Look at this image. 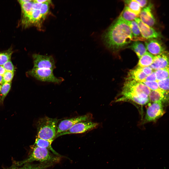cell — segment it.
Returning a JSON list of instances; mask_svg holds the SVG:
<instances>
[{
  "label": "cell",
  "instance_id": "obj_32",
  "mask_svg": "<svg viewBox=\"0 0 169 169\" xmlns=\"http://www.w3.org/2000/svg\"><path fill=\"white\" fill-rule=\"evenodd\" d=\"M156 78L155 71L147 76L145 79V81H156Z\"/></svg>",
  "mask_w": 169,
  "mask_h": 169
},
{
  "label": "cell",
  "instance_id": "obj_1",
  "mask_svg": "<svg viewBox=\"0 0 169 169\" xmlns=\"http://www.w3.org/2000/svg\"><path fill=\"white\" fill-rule=\"evenodd\" d=\"M133 37L126 22L119 16L103 33L102 39L107 48L115 53L129 44Z\"/></svg>",
  "mask_w": 169,
  "mask_h": 169
},
{
  "label": "cell",
  "instance_id": "obj_34",
  "mask_svg": "<svg viewBox=\"0 0 169 169\" xmlns=\"http://www.w3.org/2000/svg\"><path fill=\"white\" fill-rule=\"evenodd\" d=\"M139 4L141 8H144L146 7L148 1L146 0H136Z\"/></svg>",
  "mask_w": 169,
  "mask_h": 169
},
{
  "label": "cell",
  "instance_id": "obj_23",
  "mask_svg": "<svg viewBox=\"0 0 169 169\" xmlns=\"http://www.w3.org/2000/svg\"><path fill=\"white\" fill-rule=\"evenodd\" d=\"M126 21L130 27L133 36H134L135 38H137V41L138 39L143 40L144 39L140 37L141 35L140 30L138 24L135 21Z\"/></svg>",
  "mask_w": 169,
  "mask_h": 169
},
{
  "label": "cell",
  "instance_id": "obj_4",
  "mask_svg": "<svg viewBox=\"0 0 169 169\" xmlns=\"http://www.w3.org/2000/svg\"><path fill=\"white\" fill-rule=\"evenodd\" d=\"M53 70L48 69H38L33 68L27 72V74L36 79L43 82H51L56 84L61 82L64 79L62 78L55 77Z\"/></svg>",
  "mask_w": 169,
  "mask_h": 169
},
{
  "label": "cell",
  "instance_id": "obj_12",
  "mask_svg": "<svg viewBox=\"0 0 169 169\" xmlns=\"http://www.w3.org/2000/svg\"><path fill=\"white\" fill-rule=\"evenodd\" d=\"M145 46L151 54L156 55L166 52L162 42L158 38L149 39L145 42Z\"/></svg>",
  "mask_w": 169,
  "mask_h": 169
},
{
  "label": "cell",
  "instance_id": "obj_20",
  "mask_svg": "<svg viewBox=\"0 0 169 169\" xmlns=\"http://www.w3.org/2000/svg\"><path fill=\"white\" fill-rule=\"evenodd\" d=\"M124 1L125 6L130 11L139 16L141 8L136 0H125Z\"/></svg>",
  "mask_w": 169,
  "mask_h": 169
},
{
  "label": "cell",
  "instance_id": "obj_33",
  "mask_svg": "<svg viewBox=\"0 0 169 169\" xmlns=\"http://www.w3.org/2000/svg\"><path fill=\"white\" fill-rule=\"evenodd\" d=\"M141 68L143 72L147 76L150 74L154 71L153 70L150 66L146 67Z\"/></svg>",
  "mask_w": 169,
  "mask_h": 169
},
{
  "label": "cell",
  "instance_id": "obj_30",
  "mask_svg": "<svg viewBox=\"0 0 169 169\" xmlns=\"http://www.w3.org/2000/svg\"><path fill=\"white\" fill-rule=\"evenodd\" d=\"M14 75V72L6 71L2 76L4 82H11Z\"/></svg>",
  "mask_w": 169,
  "mask_h": 169
},
{
  "label": "cell",
  "instance_id": "obj_8",
  "mask_svg": "<svg viewBox=\"0 0 169 169\" xmlns=\"http://www.w3.org/2000/svg\"><path fill=\"white\" fill-rule=\"evenodd\" d=\"M99 124L91 121L77 123L68 130L57 134L56 138L62 135L72 134H80L85 133L97 127Z\"/></svg>",
  "mask_w": 169,
  "mask_h": 169
},
{
  "label": "cell",
  "instance_id": "obj_13",
  "mask_svg": "<svg viewBox=\"0 0 169 169\" xmlns=\"http://www.w3.org/2000/svg\"><path fill=\"white\" fill-rule=\"evenodd\" d=\"M153 5L150 4L141 10L139 16L140 19L144 23L152 27L156 23V20L152 11Z\"/></svg>",
  "mask_w": 169,
  "mask_h": 169
},
{
  "label": "cell",
  "instance_id": "obj_16",
  "mask_svg": "<svg viewBox=\"0 0 169 169\" xmlns=\"http://www.w3.org/2000/svg\"><path fill=\"white\" fill-rule=\"evenodd\" d=\"M147 76L143 71L142 68L138 67L136 68L130 70L126 78L134 80L143 82Z\"/></svg>",
  "mask_w": 169,
  "mask_h": 169
},
{
  "label": "cell",
  "instance_id": "obj_24",
  "mask_svg": "<svg viewBox=\"0 0 169 169\" xmlns=\"http://www.w3.org/2000/svg\"><path fill=\"white\" fill-rule=\"evenodd\" d=\"M119 16L126 21H130L134 20L139 16L130 11L125 6Z\"/></svg>",
  "mask_w": 169,
  "mask_h": 169
},
{
  "label": "cell",
  "instance_id": "obj_15",
  "mask_svg": "<svg viewBox=\"0 0 169 169\" xmlns=\"http://www.w3.org/2000/svg\"><path fill=\"white\" fill-rule=\"evenodd\" d=\"M148 97L149 101L151 102H159L164 104L168 102L169 92L160 89L151 90Z\"/></svg>",
  "mask_w": 169,
  "mask_h": 169
},
{
  "label": "cell",
  "instance_id": "obj_22",
  "mask_svg": "<svg viewBox=\"0 0 169 169\" xmlns=\"http://www.w3.org/2000/svg\"><path fill=\"white\" fill-rule=\"evenodd\" d=\"M54 164L51 163H40L37 164L27 163L22 167L17 169H46L52 165Z\"/></svg>",
  "mask_w": 169,
  "mask_h": 169
},
{
  "label": "cell",
  "instance_id": "obj_37",
  "mask_svg": "<svg viewBox=\"0 0 169 169\" xmlns=\"http://www.w3.org/2000/svg\"><path fill=\"white\" fill-rule=\"evenodd\" d=\"M50 0H33L34 2L40 3H43L48 2Z\"/></svg>",
  "mask_w": 169,
  "mask_h": 169
},
{
  "label": "cell",
  "instance_id": "obj_35",
  "mask_svg": "<svg viewBox=\"0 0 169 169\" xmlns=\"http://www.w3.org/2000/svg\"><path fill=\"white\" fill-rule=\"evenodd\" d=\"M42 3H35L33 2L32 4V8L34 9L39 10Z\"/></svg>",
  "mask_w": 169,
  "mask_h": 169
},
{
  "label": "cell",
  "instance_id": "obj_29",
  "mask_svg": "<svg viewBox=\"0 0 169 169\" xmlns=\"http://www.w3.org/2000/svg\"><path fill=\"white\" fill-rule=\"evenodd\" d=\"M142 83L149 87L151 90H157L160 89L156 81H145Z\"/></svg>",
  "mask_w": 169,
  "mask_h": 169
},
{
  "label": "cell",
  "instance_id": "obj_28",
  "mask_svg": "<svg viewBox=\"0 0 169 169\" xmlns=\"http://www.w3.org/2000/svg\"><path fill=\"white\" fill-rule=\"evenodd\" d=\"M159 88L165 91H169V78L162 80L157 81Z\"/></svg>",
  "mask_w": 169,
  "mask_h": 169
},
{
  "label": "cell",
  "instance_id": "obj_25",
  "mask_svg": "<svg viewBox=\"0 0 169 169\" xmlns=\"http://www.w3.org/2000/svg\"><path fill=\"white\" fill-rule=\"evenodd\" d=\"M13 53L11 47L5 51L0 52V65H3L6 62L11 60Z\"/></svg>",
  "mask_w": 169,
  "mask_h": 169
},
{
  "label": "cell",
  "instance_id": "obj_14",
  "mask_svg": "<svg viewBox=\"0 0 169 169\" xmlns=\"http://www.w3.org/2000/svg\"><path fill=\"white\" fill-rule=\"evenodd\" d=\"M167 52L154 56V61L150 67L156 70L169 67V59Z\"/></svg>",
  "mask_w": 169,
  "mask_h": 169
},
{
  "label": "cell",
  "instance_id": "obj_5",
  "mask_svg": "<svg viewBox=\"0 0 169 169\" xmlns=\"http://www.w3.org/2000/svg\"><path fill=\"white\" fill-rule=\"evenodd\" d=\"M151 90L142 82L126 78L121 92H129L147 97Z\"/></svg>",
  "mask_w": 169,
  "mask_h": 169
},
{
  "label": "cell",
  "instance_id": "obj_38",
  "mask_svg": "<svg viewBox=\"0 0 169 169\" xmlns=\"http://www.w3.org/2000/svg\"><path fill=\"white\" fill-rule=\"evenodd\" d=\"M4 83L2 76L0 75V84H2Z\"/></svg>",
  "mask_w": 169,
  "mask_h": 169
},
{
  "label": "cell",
  "instance_id": "obj_18",
  "mask_svg": "<svg viewBox=\"0 0 169 169\" xmlns=\"http://www.w3.org/2000/svg\"><path fill=\"white\" fill-rule=\"evenodd\" d=\"M154 56L146 51L140 58L138 67L143 68L150 66L152 63Z\"/></svg>",
  "mask_w": 169,
  "mask_h": 169
},
{
  "label": "cell",
  "instance_id": "obj_17",
  "mask_svg": "<svg viewBox=\"0 0 169 169\" xmlns=\"http://www.w3.org/2000/svg\"><path fill=\"white\" fill-rule=\"evenodd\" d=\"M53 141V140H46L37 137L35 139L34 145L39 147L47 149L51 151L54 155L60 157H62L52 148L51 144Z\"/></svg>",
  "mask_w": 169,
  "mask_h": 169
},
{
  "label": "cell",
  "instance_id": "obj_6",
  "mask_svg": "<svg viewBox=\"0 0 169 169\" xmlns=\"http://www.w3.org/2000/svg\"><path fill=\"white\" fill-rule=\"evenodd\" d=\"M143 122L144 123L154 121L164 114L165 111L163 104L160 102L149 103Z\"/></svg>",
  "mask_w": 169,
  "mask_h": 169
},
{
  "label": "cell",
  "instance_id": "obj_26",
  "mask_svg": "<svg viewBox=\"0 0 169 169\" xmlns=\"http://www.w3.org/2000/svg\"><path fill=\"white\" fill-rule=\"evenodd\" d=\"M155 71L157 82L169 78V67L156 70Z\"/></svg>",
  "mask_w": 169,
  "mask_h": 169
},
{
  "label": "cell",
  "instance_id": "obj_21",
  "mask_svg": "<svg viewBox=\"0 0 169 169\" xmlns=\"http://www.w3.org/2000/svg\"><path fill=\"white\" fill-rule=\"evenodd\" d=\"M11 82H4L0 84V107L3 105L4 99L10 91Z\"/></svg>",
  "mask_w": 169,
  "mask_h": 169
},
{
  "label": "cell",
  "instance_id": "obj_27",
  "mask_svg": "<svg viewBox=\"0 0 169 169\" xmlns=\"http://www.w3.org/2000/svg\"><path fill=\"white\" fill-rule=\"evenodd\" d=\"M51 1L42 4L40 9L42 18H44L48 13L49 10V3Z\"/></svg>",
  "mask_w": 169,
  "mask_h": 169
},
{
  "label": "cell",
  "instance_id": "obj_2",
  "mask_svg": "<svg viewBox=\"0 0 169 169\" xmlns=\"http://www.w3.org/2000/svg\"><path fill=\"white\" fill-rule=\"evenodd\" d=\"M58 120L45 117L40 118L37 124V137L46 140H53L55 138Z\"/></svg>",
  "mask_w": 169,
  "mask_h": 169
},
{
  "label": "cell",
  "instance_id": "obj_11",
  "mask_svg": "<svg viewBox=\"0 0 169 169\" xmlns=\"http://www.w3.org/2000/svg\"><path fill=\"white\" fill-rule=\"evenodd\" d=\"M120 97L116 100V102L130 101L138 104L144 105L148 103L149 97H145L139 95L128 92H121Z\"/></svg>",
  "mask_w": 169,
  "mask_h": 169
},
{
  "label": "cell",
  "instance_id": "obj_7",
  "mask_svg": "<svg viewBox=\"0 0 169 169\" xmlns=\"http://www.w3.org/2000/svg\"><path fill=\"white\" fill-rule=\"evenodd\" d=\"M92 119V115L91 114L88 113L77 117L61 120L57 125L56 135L59 134L68 130L77 123L82 122L91 121Z\"/></svg>",
  "mask_w": 169,
  "mask_h": 169
},
{
  "label": "cell",
  "instance_id": "obj_31",
  "mask_svg": "<svg viewBox=\"0 0 169 169\" xmlns=\"http://www.w3.org/2000/svg\"><path fill=\"white\" fill-rule=\"evenodd\" d=\"M3 66L6 71L14 72L15 71L14 66L11 60L6 62Z\"/></svg>",
  "mask_w": 169,
  "mask_h": 169
},
{
  "label": "cell",
  "instance_id": "obj_36",
  "mask_svg": "<svg viewBox=\"0 0 169 169\" xmlns=\"http://www.w3.org/2000/svg\"><path fill=\"white\" fill-rule=\"evenodd\" d=\"M6 71L3 65H0V75L3 76Z\"/></svg>",
  "mask_w": 169,
  "mask_h": 169
},
{
  "label": "cell",
  "instance_id": "obj_9",
  "mask_svg": "<svg viewBox=\"0 0 169 169\" xmlns=\"http://www.w3.org/2000/svg\"><path fill=\"white\" fill-rule=\"evenodd\" d=\"M34 68L53 70L55 68L54 60L51 56L34 54L32 55Z\"/></svg>",
  "mask_w": 169,
  "mask_h": 169
},
{
  "label": "cell",
  "instance_id": "obj_3",
  "mask_svg": "<svg viewBox=\"0 0 169 169\" xmlns=\"http://www.w3.org/2000/svg\"><path fill=\"white\" fill-rule=\"evenodd\" d=\"M32 151L28 157L21 162L20 165L29 163L35 161L41 163L58 162L60 157L50 152L47 149L37 147L34 145L32 146Z\"/></svg>",
  "mask_w": 169,
  "mask_h": 169
},
{
  "label": "cell",
  "instance_id": "obj_19",
  "mask_svg": "<svg viewBox=\"0 0 169 169\" xmlns=\"http://www.w3.org/2000/svg\"><path fill=\"white\" fill-rule=\"evenodd\" d=\"M129 47L135 52L139 58L147 51L145 46L142 42L138 41L133 42Z\"/></svg>",
  "mask_w": 169,
  "mask_h": 169
},
{
  "label": "cell",
  "instance_id": "obj_39",
  "mask_svg": "<svg viewBox=\"0 0 169 169\" xmlns=\"http://www.w3.org/2000/svg\"><path fill=\"white\" fill-rule=\"evenodd\" d=\"M16 169V167H13V168H11V169Z\"/></svg>",
  "mask_w": 169,
  "mask_h": 169
},
{
  "label": "cell",
  "instance_id": "obj_10",
  "mask_svg": "<svg viewBox=\"0 0 169 169\" xmlns=\"http://www.w3.org/2000/svg\"><path fill=\"white\" fill-rule=\"evenodd\" d=\"M134 20L138 24L141 35L145 39L149 40L158 38L161 37L159 32L144 23L140 18H138Z\"/></svg>",
  "mask_w": 169,
  "mask_h": 169
}]
</instances>
